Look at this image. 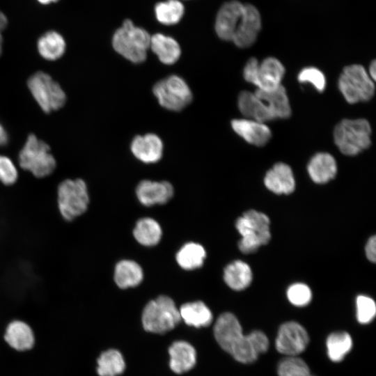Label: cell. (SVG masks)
I'll use <instances>...</instances> for the list:
<instances>
[{
  "instance_id": "6da1fadb",
  "label": "cell",
  "mask_w": 376,
  "mask_h": 376,
  "mask_svg": "<svg viewBox=\"0 0 376 376\" xmlns=\"http://www.w3.org/2000/svg\"><path fill=\"white\" fill-rule=\"evenodd\" d=\"M150 37L146 29L135 26L132 20L127 19L114 32L112 46L125 58L139 63L146 58Z\"/></svg>"
},
{
  "instance_id": "7a4b0ae2",
  "label": "cell",
  "mask_w": 376,
  "mask_h": 376,
  "mask_svg": "<svg viewBox=\"0 0 376 376\" xmlns=\"http://www.w3.org/2000/svg\"><path fill=\"white\" fill-rule=\"evenodd\" d=\"M57 206L60 215L72 221L82 215L89 205V194L86 182L80 179H66L57 187Z\"/></svg>"
},
{
  "instance_id": "3957f363",
  "label": "cell",
  "mask_w": 376,
  "mask_h": 376,
  "mask_svg": "<svg viewBox=\"0 0 376 376\" xmlns=\"http://www.w3.org/2000/svg\"><path fill=\"white\" fill-rule=\"evenodd\" d=\"M370 134L371 127L366 119H343L334 131V141L340 151L351 156L370 146Z\"/></svg>"
},
{
  "instance_id": "277c9868",
  "label": "cell",
  "mask_w": 376,
  "mask_h": 376,
  "mask_svg": "<svg viewBox=\"0 0 376 376\" xmlns=\"http://www.w3.org/2000/svg\"><path fill=\"white\" fill-rule=\"evenodd\" d=\"M181 320L174 301L167 296H159L145 306L142 323L146 331L164 334L173 329Z\"/></svg>"
},
{
  "instance_id": "5b68a950",
  "label": "cell",
  "mask_w": 376,
  "mask_h": 376,
  "mask_svg": "<svg viewBox=\"0 0 376 376\" xmlns=\"http://www.w3.org/2000/svg\"><path fill=\"white\" fill-rule=\"evenodd\" d=\"M18 160L24 170L31 172L38 178L49 175L56 166L49 146L34 134L28 136L19 153Z\"/></svg>"
},
{
  "instance_id": "8992f818",
  "label": "cell",
  "mask_w": 376,
  "mask_h": 376,
  "mask_svg": "<svg viewBox=\"0 0 376 376\" xmlns=\"http://www.w3.org/2000/svg\"><path fill=\"white\" fill-rule=\"evenodd\" d=\"M338 88L347 102L368 101L375 92V85L364 68L353 64L344 68L338 79Z\"/></svg>"
},
{
  "instance_id": "52a82bcc",
  "label": "cell",
  "mask_w": 376,
  "mask_h": 376,
  "mask_svg": "<svg viewBox=\"0 0 376 376\" xmlns=\"http://www.w3.org/2000/svg\"><path fill=\"white\" fill-rule=\"evenodd\" d=\"M285 68L276 58L268 57L260 63L256 58H251L246 63L243 75L244 79L262 91H272L281 85Z\"/></svg>"
},
{
  "instance_id": "ba28073f",
  "label": "cell",
  "mask_w": 376,
  "mask_h": 376,
  "mask_svg": "<svg viewBox=\"0 0 376 376\" xmlns=\"http://www.w3.org/2000/svg\"><path fill=\"white\" fill-rule=\"evenodd\" d=\"M28 87L40 108L45 112L61 108L66 100V95L60 85L48 74L37 72L28 80Z\"/></svg>"
},
{
  "instance_id": "9c48e42d",
  "label": "cell",
  "mask_w": 376,
  "mask_h": 376,
  "mask_svg": "<svg viewBox=\"0 0 376 376\" xmlns=\"http://www.w3.org/2000/svg\"><path fill=\"white\" fill-rule=\"evenodd\" d=\"M152 91L159 104L170 111H180L192 100L190 88L182 77L175 75L157 82Z\"/></svg>"
},
{
  "instance_id": "30bf717a",
  "label": "cell",
  "mask_w": 376,
  "mask_h": 376,
  "mask_svg": "<svg viewBox=\"0 0 376 376\" xmlns=\"http://www.w3.org/2000/svg\"><path fill=\"white\" fill-rule=\"evenodd\" d=\"M309 343V336L300 324L290 321L281 324L275 340L276 350L288 357H297Z\"/></svg>"
},
{
  "instance_id": "8fae6325",
  "label": "cell",
  "mask_w": 376,
  "mask_h": 376,
  "mask_svg": "<svg viewBox=\"0 0 376 376\" xmlns=\"http://www.w3.org/2000/svg\"><path fill=\"white\" fill-rule=\"evenodd\" d=\"M261 26V16L258 10L252 4L245 3L244 13L232 41L240 48L250 47L255 42Z\"/></svg>"
},
{
  "instance_id": "7c38bea8",
  "label": "cell",
  "mask_w": 376,
  "mask_h": 376,
  "mask_svg": "<svg viewBox=\"0 0 376 376\" xmlns=\"http://www.w3.org/2000/svg\"><path fill=\"white\" fill-rule=\"evenodd\" d=\"M244 4L233 0L224 3L220 7L214 24L215 31L219 38L224 40L232 41L244 13Z\"/></svg>"
},
{
  "instance_id": "4fadbf2b",
  "label": "cell",
  "mask_w": 376,
  "mask_h": 376,
  "mask_svg": "<svg viewBox=\"0 0 376 376\" xmlns=\"http://www.w3.org/2000/svg\"><path fill=\"white\" fill-rule=\"evenodd\" d=\"M214 334L219 346L229 354L244 335L240 323L230 313H224L217 318Z\"/></svg>"
},
{
  "instance_id": "5bb4252c",
  "label": "cell",
  "mask_w": 376,
  "mask_h": 376,
  "mask_svg": "<svg viewBox=\"0 0 376 376\" xmlns=\"http://www.w3.org/2000/svg\"><path fill=\"white\" fill-rule=\"evenodd\" d=\"M131 151L139 160L151 164L158 162L163 154L161 139L152 133L136 136L131 143Z\"/></svg>"
},
{
  "instance_id": "9a60e30c",
  "label": "cell",
  "mask_w": 376,
  "mask_h": 376,
  "mask_svg": "<svg viewBox=\"0 0 376 376\" xmlns=\"http://www.w3.org/2000/svg\"><path fill=\"white\" fill-rule=\"evenodd\" d=\"M136 196L146 206L166 203L173 195V187L167 181L143 180L136 187Z\"/></svg>"
},
{
  "instance_id": "2e32d148",
  "label": "cell",
  "mask_w": 376,
  "mask_h": 376,
  "mask_svg": "<svg viewBox=\"0 0 376 376\" xmlns=\"http://www.w3.org/2000/svg\"><path fill=\"white\" fill-rule=\"evenodd\" d=\"M231 126L235 132L246 142L256 146H265L272 136L267 125L253 120L234 119L231 122Z\"/></svg>"
},
{
  "instance_id": "e0dca14e",
  "label": "cell",
  "mask_w": 376,
  "mask_h": 376,
  "mask_svg": "<svg viewBox=\"0 0 376 376\" xmlns=\"http://www.w3.org/2000/svg\"><path fill=\"white\" fill-rule=\"evenodd\" d=\"M266 187L276 194H288L295 187V182L290 167L284 163H277L269 170L265 177Z\"/></svg>"
},
{
  "instance_id": "ac0fdd59",
  "label": "cell",
  "mask_w": 376,
  "mask_h": 376,
  "mask_svg": "<svg viewBox=\"0 0 376 376\" xmlns=\"http://www.w3.org/2000/svg\"><path fill=\"white\" fill-rule=\"evenodd\" d=\"M238 107L244 116L260 123L276 119L268 104L249 91L240 93Z\"/></svg>"
},
{
  "instance_id": "d6986e66",
  "label": "cell",
  "mask_w": 376,
  "mask_h": 376,
  "mask_svg": "<svg viewBox=\"0 0 376 376\" xmlns=\"http://www.w3.org/2000/svg\"><path fill=\"white\" fill-rule=\"evenodd\" d=\"M170 368L181 374L191 370L196 364V353L194 347L186 341L174 342L169 349Z\"/></svg>"
},
{
  "instance_id": "ffe728a7",
  "label": "cell",
  "mask_w": 376,
  "mask_h": 376,
  "mask_svg": "<svg viewBox=\"0 0 376 376\" xmlns=\"http://www.w3.org/2000/svg\"><path fill=\"white\" fill-rule=\"evenodd\" d=\"M307 170L313 182L323 184L336 176L337 165L332 155L327 152H318L310 160Z\"/></svg>"
},
{
  "instance_id": "44dd1931",
  "label": "cell",
  "mask_w": 376,
  "mask_h": 376,
  "mask_svg": "<svg viewBox=\"0 0 376 376\" xmlns=\"http://www.w3.org/2000/svg\"><path fill=\"white\" fill-rule=\"evenodd\" d=\"M150 49L164 64L175 63L181 55L178 42L172 37L157 33L150 37Z\"/></svg>"
},
{
  "instance_id": "7402d4cb",
  "label": "cell",
  "mask_w": 376,
  "mask_h": 376,
  "mask_svg": "<svg viewBox=\"0 0 376 376\" xmlns=\"http://www.w3.org/2000/svg\"><path fill=\"white\" fill-rule=\"evenodd\" d=\"M254 94L268 104L275 118H287L291 115L286 91L281 84L272 91L257 89Z\"/></svg>"
},
{
  "instance_id": "603a6c76",
  "label": "cell",
  "mask_w": 376,
  "mask_h": 376,
  "mask_svg": "<svg viewBox=\"0 0 376 376\" xmlns=\"http://www.w3.org/2000/svg\"><path fill=\"white\" fill-rule=\"evenodd\" d=\"M181 320L195 327H207L212 321V314L209 308L202 301L186 303L179 309Z\"/></svg>"
},
{
  "instance_id": "cb8c5ba5",
  "label": "cell",
  "mask_w": 376,
  "mask_h": 376,
  "mask_svg": "<svg viewBox=\"0 0 376 376\" xmlns=\"http://www.w3.org/2000/svg\"><path fill=\"white\" fill-rule=\"evenodd\" d=\"M5 340L14 349L26 350L34 343L31 329L22 321H13L7 327Z\"/></svg>"
},
{
  "instance_id": "d4e9b609",
  "label": "cell",
  "mask_w": 376,
  "mask_h": 376,
  "mask_svg": "<svg viewBox=\"0 0 376 376\" xmlns=\"http://www.w3.org/2000/svg\"><path fill=\"white\" fill-rule=\"evenodd\" d=\"M63 37L55 31H49L42 35L38 40L37 48L40 55L48 61L61 58L65 51Z\"/></svg>"
},
{
  "instance_id": "484cf974",
  "label": "cell",
  "mask_w": 376,
  "mask_h": 376,
  "mask_svg": "<svg viewBox=\"0 0 376 376\" xmlns=\"http://www.w3.org/2000/svg\"><path fill=\"white\" fill-rule=\"evenodd\" d=\"M224 279L230 288L242 290L247 288L251 282V269L247 263L235 260L226 267Z\"/></svg>"
},
{
  "instance_id": "4316f807",
  "label": "cell",
  "mask_w": 376,
  "mask_h": 376,
  "mask_svg": "<svg viewBox=\"0 0 376 376\" xmlns=\"http://www.w3.org/2000/svg\"><path fill=\"white\" fill-rule=\"evenodd\" d=\"M143 270L134 261L124 260L116 266L114 279L120 288H127L138 285L143 279Z\"/></svg>"
},
{
  "instance_id": "83f0119b",
  "label": "cell",
  "mask_w": 376,
  "mask_h": 376,
  "mask_svg": "<svg viewBox=\"0 0 376 376\" xmlns=\"http://www.w3.org/2000/svg\"><path fill=\"white\" fill-rule=\"evenodd\" d=\"M206 256L205 249L199 244H185L176 254L178 265L185 269H194L201 267Z\"/></svg>"
},
{
  "instance_id": "f1b7e54d",
  "label": "cell",
  "mask_w": 376,
  "mask_h": 376,
  "mask_svg": "<svg viewBox=\"0 0 376 376\" xmlns=\"http://www.w3.org/2000/svg\"><path fill=\"white\" fill-rule=\"evenodd\" d=\"M135 239L144 246L157 244L162 237V229L157 221L151 218L139 219L133 231Z\"/></svg>"
},
{
  "instance_id": "f546056e",
  "label": "cell",
  "mask_w": 376,
  "mask_h": 376,
  "mask_svg": "<svg viewBox=\"0 0 376 376\" xmlns=\"http://www.w3.org/2000/svg\"><path fill=\"white\" fill-rule=\"evenodd\" d=\"M185 13V6L180 0H166L157 3L155 6L157 20L164 25L178 23Z\"/></svg>"
},
{
  "instance_id": "4dcf8cb0",
  "label": "cell",
  "mask_w": 376,
  "mask_h": 376,
  "mask_svg": "<svg viewBox=\"0 0 376 376\" xmlns=\"http://www.w3.org/2000/svg\"><path fill=\"white\" fill-rule=\"evenodd\" d=\"M326 345L329 359L334 362H339L351 350L352 340L347 332H334L327 337Z\"/></svg>"
},
{
  "instance_id": "1f68e13d",
  "label": "cell",
  "mask_w": 376,
  "mask_h": 376,
  "mask_svg": "<svg viewBox=\"0 0 376 376\" xmlns=\"http://www.w3.org/2000/svg\"><path fill=\"white\" fill-rule=\"evenodd\" d=\"M125 368L123 357L116 350L104 352L97 359V371L100 376H117L124 371Z\"/></svg>"
},
{
  "instance_id": "d6a6232c",
  "label": "cell",
  "mask_w": 376,
  "mask_h": 376,
  "mask_svg": "<svg viewBox=\"0 0 376 376\" xmlns=\"http://www.w3.org/2000/svg\"><path fill=\"white\" fill-rule=\"evenodd\" d=\"M236 228L242 236L238 246L242 253H254L263 245L258 233L243 215L237 219Z\"/></svg>"
},
{
  "instance_id": "836d02e7",
  "label": "cell",
  "mask_w": 376,
  "mask_h": 376,
  "mask_svg": "<svg viewBox=\"0 0 376 376\" xmlns=\"http://www.w3.org/2000/svg\"><path fill=\"white\" fill-rule=\"evenodd\" d=\"M279 376H315L311 373L307 363L297 357L281 360L277 367Z\"/></svg>"
},
{
  "instance_id": "e575fe53",
  "label": "cell",
  "mask_w": 376,
  "mask_h": 376,
  "mask_svg": "<svg viewBox=\"0 0 376 376\" xmlns=\"http://www.w3.org/2000/svg\"><path fill=\"white\" fill-rule=\"evenodd\" d=\"M243 216L258 233L263 245L267 244L271 238L268 217L265 214L254 210L246 211Z\"/></svg>"
},
{
  "instance_id": "d590c367",
  "label": "cell",
  "mask_w": 376,
  "mask_h": 376,
  "mask_svg": "<svg viewBox=\"0 0 376 376\" xmlns=\"http://www.w3.org/2000/svg\"><path fill=\"white\" fill-rule=\"evenodd\" d=\"M357 318L361 324L370 322L375 316L376 305L374 300L367 296L359 295L357 298Z\"/></svg>"
},
{
  "instance_id": "8d00e7d4",
  "label": "cell",
  "mask_w": 376,
  "mask_h": 376,
  "mask_svg": "<svg viewBox=\"0 0 376 376\" xmlns=\"http://www.w3.org/2000/svg\"><path fill=\"white\" fill-rule=\"evenodd\" d=\"M287 297L292 304L297 306H304L311 301L312 294L308 285L297 283L288 288Z\"/></svg>"
},
{
  "instance_id": "74e56055",
  "label": "cell",
  "mask_w": 376,
  "mask_h": 376,
  "mask_svg": "<svg viewBox=\"0 0 376 376\" xmlns=\"http://www.w3.org/2000/svg\"><path fill=\"white\" fill-rule=\"evenodd\" d=\"M298 80L301 83H311L319 92H322L326 86L324 74L318 68L308 67L302 69L298 75Z\"/></svg>"
},
{
  "instance_id": "f35d334b",
  "label": "cell",
  "mask_w": 376,
  "mask_h": 376,
  "mask_svg": "<svg viewBox=\"0 0 376 376\" xmlns=\"http://www.w3.org/2000/svg\"><path fill=\"white\" fill-rule=\"evenodd\" d=\"M18 179L17 169L8 157L0 155V182L4 185H14Z\"/></svg>"
},
{
  "instance_id": "ab89813d",
  "label": "cell",
  "mask_w": 376,
  "mask_h": 376,
  "mask_svg": "<svg viewBox=\"0 0 376 376\" xmlns=\"http://www.w3.org/2000/svg\"><path fill=\"white\" fill-rule=\"evenodd\" d=\"M248 335L258 355L267 352L269 348V340L263 331L256 330Z\"/></svg>"
},
{
  "instance_id": "60d3db41",
  "label": "cell",
  "mask_w": 376,
  "mask_h": 376,
  "mask_svg": "<svg viewBox=\"0 0 376 376\" xmlns=\"http://www.w3.org/2000/svg\"><path fill=\"white\" fill-rule=\"evenodd\" d=\"M366 253L368 259L375 263L376 260V237L373 236L369 238L366 246Z\"/></svg>"
},
{
  "instance_id": "b9f144b4",
  "label": "cell",
  "mask_w": 376,
  "mask_h": 376,
  "mask_svg": "<svg viewBox=\"0 0 376 376\" xmlns=\"http://www.w3.org/2000/svg\"><path fill=\"white\" fill-rule=\"evenodd\" d=\"M8 142V134L3 125L0 123V146H3L6 145Z\"/></svg>"
},
{
  "instance_id": "7bdbcfd3",
  "label": "cell",
  "mask_w": 376,
  "mask_h": 376,
  "mask_svg": "<svg viewBox=\"0 0 376 376\" xmlns=\"http://www.w3.org/2000/svg\"><path fill=\"white\" fill-rule=\"evenodd\" d=\"M8 24V19L3 12L0 10V31L1 32Z\"/></svg>"
},
{
  "instance_id": "ee69618b",
  "label": "cell",
  "mask_w": 376,
  "mask_h": 376,
  "mask_svg": "<svg viewBox=\"0 0 376 376\" xmlns=\"http://www.w3.org/2000/svg\"><path fill=\"white\" fill-rule=\"evenodd\" d=\"M370 74L373 80H375V75H376V63L375 61L373 60L372 63H370V68H369Z\"/></svg>"
},
{
  "instance_id": "f6af8a7d",
  "label": "cell",
  "mask_w": 376,
  "mask_h": 376,
  "mask_svg": "<svg viewBox=\"0 0 376 376\" xmlns=\"http://www.w3.org/2000/svg\"><path fill=\"white\" fill-rule=\"evenodd\" d=\"M40 3L47 5L52 3L57 2L59 0H37Z\"/></svg>"
},
{
  "instance_id": "bcb514c9",
  "label": "cell",
  "mask_w": 376,
  "mask_h": 376,
  "mask_svg": "<svg viewBox=\"0 0 376 376\" xmlns=\"http://www.w3.org/2000/svg\"><path fill=\"white\" fill-rule=\"evenodd\" d=\"M2 45H3V38L1 36V32L0 31V56L2 52Z\"/></svg>"
}]
</instances>
